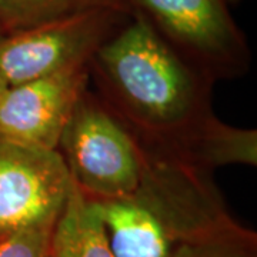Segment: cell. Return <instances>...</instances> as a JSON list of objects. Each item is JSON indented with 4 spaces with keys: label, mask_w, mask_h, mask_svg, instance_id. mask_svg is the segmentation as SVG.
I'll return each mask as SVG.
<instances>
[{
    "label": "cell",
    "mask_w": 257,
    "mask_h": 257,
    "mask_svg": "<svg viewBox=\"0 0 257 257\" xmlns=\"http://www.w3.org/2000/svg\"><path fill=\"white\" fill-rule=\"evenodd\" d=\"M57 153L72 182L93 200L132 194L146 165L145 146L89 87L64 126Z\"/></svg>",
    "instance_id": "cell-3"
},
{
    "label": "cell",
    "mask_w": 257,
    "mask_h": 257,
    "mask_svg": "<svg viewBox=\"0 0 257 257\" xmlns=\"http://www.w3.org/2000/svg\"><path fill=\"white\" fill-rule=\"evenodd\" d=\"M6 87H8V84L5 83V80H3V79H2V76H0V93L3 92Z\"/></svg>",
    "instance_id": "cell-12"
},
{
    "label": "cell",
    "mask_w": 257,
    "mask_h": 257,
    "mask_svg": "<svg viewBox=\"0 0 257 257\" xmlns=\"http://www.w3.org/2000/svg\"><path fill=\"white\" fill-rule=\"evenodd\" d=\"M70 184V175L57 152L0 136V239L53 224Z\"/></svg>",
    "instance_id": "cell-6"
},
{
    "label": "cell",
    "mask_w": 257,
    "mask_h": 257,
    "mask_svg": "<svg viewBox=\"0 0 257 257\" xmlns=\"http://www.w3.org/2000/svg\"><path fill=\"white\" fill-rule=\"evenodd\" d=\"M5 33H3V30H2V28H0V36H3Z\"/></svg>",
    "instance_id": "cell-13"
},
{
    "label": "cell",
    "mask_w": 257,
    "mask_h": 257,
    "mask_svg": "<svg viewBox=\"0 0 257 257\" xmlns=\"http://www.w3.org/2000/svg\"><path fill=\"white\" fill-rule=\"evenodd\" d=\"M89 77L100 100L142 143L199 166L203 145L220 120L211 109L213 83L140 13L101 43Z\"/></svg>",
    "instance_id": "cell-1"
},
{
    "label": "cell",
    "mask_w": 257,
    "mask_h": 257,
    "mask_svg": "<svg viewBox=\"0 0 257 257\" xmlns=\"http://www.w3.org/2000/svg\"><path fill=\"white\" fill-rule=\"evenodd\" d=\"M53 224L20 230L0 239V257H53L50 233Z\"/></svg>",
    "instance_id": "cell-11"
},
{
    "label": "cell",
    "mask_w": 257,
    "mask_h": 257,
    "mask_svg": "<svg viewBox=\"0 0 257 257\" xmlns=\"http://www.w3.org/2000/svg\"><path fill=\"white\" fill-rule=\"evenodd\" d=\"M142 145L146 165L136 190L120 199L94 200L113 256L176 257L187 244L234 220L211 172Z\"/></svg>",
    "instance_id": "cell-2"
},
{
    "label": "cell",
    "mask_w": 257,
    "mask_h": 257,
    "mask_svg": "<svg viewBox=\"0 0 257 257\" xmlns=\"http://www.w3.org/2000/svg\"><path fill=\"white\" fill-rule=\"evenodd\" d=\"M53 257H114L96 202L72 182L52 233Z\"/></svg>",
    "instance_id": "cell-8"
},
{
    "label": "cell",
    "mask_w": 257,
    "mask_h": 257,
    "mask_svg": "<svg viewBox=\"0 0 257 257\" xmlns=\"http://www.w3.org/2000/svg\"><path fill=\"white\" fill-rule=\"evenodd\" d=\"M176 257H257V236L233 220L187 244Z\"/></svg>",
    "instance_id": "cell-10"
},
{
    "label": "cell",
    "mask_w": 257,
    "mask_h": 257,
    "mask_svg": "<svg viewBox=\"0 0 257 257\" xmlns=\"http://www.w3.org/2000/svg\"><path fill=\"white\" fill-rule=\"evenodd\" d=\"M126 10L123 0H0V28L12 33L92 9Z\"/></svg>",
    "instance_id": "cell-9"
},
{
    "label": "cell",
    "mask_w": 257,
    "mask_h": 257,
    "mask_svg": "<svg viewBox=\"0 0 257 257\" xmlns=\"http://www.w3.org/2000/svg\"><path fill=\"white\" fill-rule=\"evenodd\" d=\"M89 82V66H84L8 86L0 93V136L57 152L64 126Z\"/></svg>",
    "instance_id": "cell-7"
},
{
    "label": "cell",
    "mask_w": 257,
    "mask_h": 257,
    "mask_svg": "<svg viewBox=\"0 0 257 257\" xmlns=\"http://www.w3.org/2000/svg\"><path fill=\"white\" fill-rule=\"evenodd\" d=\"M210 83L240 79L250 53L226 0H123Z\"/></svg>",
    "instance_id": "cell-4"
},
{
    "label": "cell",
    "mask_w": 257,
    "mask_h": 257,
    "mask_svg": "<svg viewBox=\"0 0 257 257\" xmlns=\"http://www.w3.org/2000/svg\"><path fill=\"white\" fill-rule=\"evenodd\" d=\"M119 9H92L0 36V76L8 86L89 66L114 33Z\"/></svg>",
    "instance_id": "cell-5"
}]
</instances>
